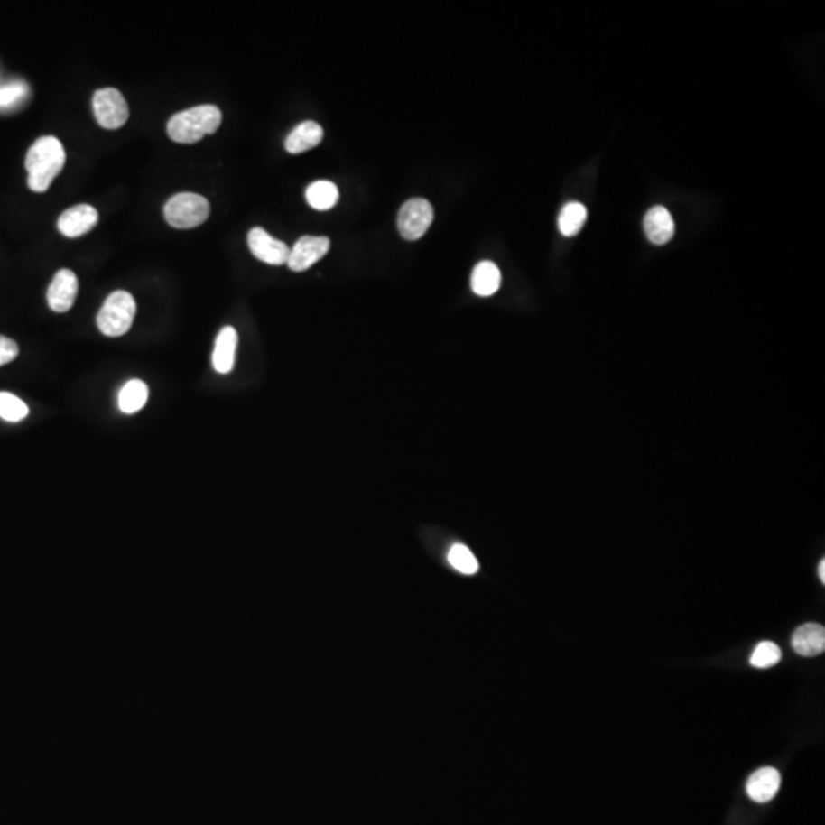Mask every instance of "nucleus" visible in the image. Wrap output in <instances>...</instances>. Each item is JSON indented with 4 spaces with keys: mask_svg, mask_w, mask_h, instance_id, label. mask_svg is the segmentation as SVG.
Here are the masks:
<instances>
[{
    "mask_svg": "<svg viewBox=\"0 0 825 825\" xmlns=\"http://www.w3.org/2000/svg\"><path fill=\"white\" fill-rule=\"evenodd\" d=\"M65 149L57 138L43 136L35 141L26 154L28 187L35 193H45L65 167Z\"/></svg>",
    "mask_w": 825,
    "mask_h": 825,
    "instance_id": "1",
    "label": "nucleus"
},
{
    "mask_svg": "<svg viewBox=\"0 0 825 825\" xmlns=\"http://www.w3.org/2000/svg\"><path fill=\"white\" fill-rule=\"evenodd\" d=\"M222 112L213 105H202L173 115L167 125V134L174 143L194 144L205 134L219 129Z\"/></svg>",
    "mask_w": 825,
    "mask_h": 825,
    "instance_id": "2",
    "label": "nucleus"
},
{
    "mask_svg": "<svg viewBox=\"0 0 825 825\" xmlns=\"http://www.w3.org/2000/svg\"><path fill=\"white\" fill-rule=\"evenodd\" d=\"M136 313L134 295L127 291H115L106 299L97 315L100 332L109 338H118L129 332Z\"/></svg>",
    "mask_w": 825,
    "mask_h": 825,
    "instance_id": "3",
    "label": "nucleus"
},
{
    "mask_svg": "<svg viewBox=\"0 0 825 825\" xmlns=\"http://www.w3.org/2000/svg\"><path fill=\"white\" fill-rule=\"evenodd\" d=\"M164 216L173 228H196L209 219V202L200 194H174L165 204Z\"/></svg>",
    "mask_w": 825,
    "mask_h": 825,
    "instance_id": "4",
    "label": "nucleus"
},
{
    "mask_svg": "<svg viewBox=\"0 0 825 825\" xmlns=\"http://www.w3.org/2000/svg\"><path fill=\"white\" fill-rule=\"evenodd\" d=\"M92 106L97 123L103 129H120L129 120V105L118 89L97 90Z\"/></svg>",
    "mask_w": 825,
    "mask_h": 825,
    "instance_id": "5",
    "label": "nucleus"
},
{
    "mask_svg": "<svg viewBox=\"0 0 825 825\" xmlns=\"http://www.w3.org/2000/svg\"><path fill=\"white\" fill-rule=\"evenodd\" d=\"M434 219V209L427 199L414 198L401 207L398 229L405 240H419L427 233Z\"/></svg>",
    "mask_w": 825,
    "mask_h": 825,
    "instance_id": "6",
    "label": "nucleus"
},
{
    "mask_svg": "<svg viewBox=\"0 0 825 825\" xmlns=\"http://www.w3.org/2000/svg\"><path fill=\"white\" fill-rule=\"evenodd\" d=\"M330 248V240L323 236H303L293 245L288 257V266L293 273H303L323 259Z\"/></svg>",
    "mask_w": 825,
    "mask_h": 825,
    "instance_id": "7",
    "label": "nucleus"
},
{
    "mask_svg": "<svg viewBox=\"0 0 825 825\" xmlns=\"http://www.w3.org/2000/svg\"><path fill=\"white\" fill-rule=\"evenodd\" d=\"M248 246L254 257L264 264H273V266L288 264L289 253H291L288 245L282 240L275 239L260 227H255L249 231Z\"/></svg>",
    "mask_w": 825,
    "mask_h": 825,
    "instance_id": "8",
    "label": "nucleus"
},
{
    "mask_svg": "<svg viewBox=\"0 0 825 825\" xmlns=\"http://www.w3.org/2000/svg\"><path fill=\"white\" fill-rule=\"evenodd\" d=\"M79 293V279L70 269H60L48 288V304L57 313H65L74 306Z\"/></svg>",
    "mask_w": 825,
    "mask_h": 825,
    "instance_id": "9",
    "label": "nucleus"
},
{
    "mask_svg": "<svg viewBox=\"0 0 825 825\" xmlns=\"http://www.w3.org/2000/svg\"><path fill=\"white\" fill-rule=\"evenodd\" d=\"M98 222V211L92 205H75L72 209H66L59 219V231L63 236L75 239L89 233Z\"/></svg>",
    "mask_w": 825,
    "mask_h": 825,
    "instance_id": "10",
    "label": "nucleus"
},
{
    "mask_svg": "<svg viewBox=\"0 0 825 825\" xmlns=\"http://www.w3.org/2000/svg\"><path fill=\"white\" fill-rule=\"evenodd\" d=\"M780 772L774 767H763L752 774L746 784V791H747L749 798L755 802H767L775 798L776 793L780 791Z\"/></svg>",
    "mask_w": 825,
    "mask_h": 825,
    "instance_id": "11",
    "label": "nucleus"
},
{
    "mask_svg": "<svg viewBox=\"0 0 825 825\" xmlns=\"http://www.w3.org/2000/svg\"><path fill=\"white\" fill-rule=\"evenodd\" d=\"M792 646L800 656L815 657L825 650V628L820 624H804L796 628Z\"/></svg>",
    "mask_w": 825,
    "mask_h": 825,
    "instance_id": "12",
    "label": "nucleus"
},
{
    "mask_svg": "<svg viewBox=\"0 0 825 825\" xmlns=\"http://www.w3.org/2000/svg\"><path fill=\"white\" fill-rule=\"evenodd\" d=\"M644 231L652 244H668L676 231L670 211L663 207H654L650 209L644 219Z\"/></svg>",
    "mask_w": 825,
    "mask_h": 825,
    "instance_id": "13",
    "label": "nucleus"
},
{
    "mask_svg": "<svg viewBox=\"0 0 825 825\" xmlns=\"http://www.w3.org/2000/svg\"><path fill=\"white\" fill-rule=\"evenodd\" d=\"M237 341H239V337H237L236 329L227 326L220 330L216 338L213 352V367L216 372L227 375L233 370Z\"/></svg>",
    "mask_w": 825,
    "mask_h": 825,
    "instance_id": "14",
    "label": "nucleus"
},
{
    "mask_svg": "<svg viewBox=\"0 0 825 825\" xmlns=\"http://www.w3.org/2000/svg\"><path fill=\"white\" fill-rule=\"evenodd\" d=\"M323 127L315 121H304L288 134L284 149L289 153L300 154L317 147L323 141Z\"/></svg>",
    "mask_w": 825,
    "mask_h": 825,
    "instance_id": "15",
    "label": "nucleus"
},
{
    "mask_svg": "<svg viewBox=\"0 0 825 825\" xmlns=\"http://www.w3.org/2000/svg\"><path fill=\"white\" fill-rule=\"evenodd\" d=\"M502 284V273L493 262H480L471 275V288L478 297H491Z\"/></svg>",
    "mask_w": 825,
    "mask_h": 825,
    "instance_id": "16",
    "label": "nucleus"
},
{
    "mask_svg": "<svg viewBox=\"0 0 825 825\" xmlns=\"http://www.w3.org/2000/svg\"><path fill=\"white\" fill-rule=\"evenodd\" d=\"M338 187L330 181H317L306 190V200L312 209L328 211L338 202Z\"/></svg>",
    "mask_w": 825,
    "mask_h": 825,
    "instance_id": "17",
    "label": "nucleus"
},
{
    "mask_svg": "<svg viewBox=\"0 0 825 825\" xmlns=\"http://www.w3.org/2000/svg\"><path fill=\"white\" fill-rule=\"evenodd\" d=\"M147 399H149L147 385L140 379H132L129 383L125 384V387L121 388L118 405H120L121 412L125 414H134L144 407Z\"/></svg>",
    "mask_w": 825,
    "mask_h": 825,
    "instance_id": "18",
    "label": "nucleus"
},
{
    "mask_svg": "<svg viewBox=\"0 0 825 825\" xmlns=\"http://www.w3.org/2000/svg\"><path fill=\"white\" fill-rule=\"evenodd\" d=\"M587 209L579 202L564 205L558 218V228L564 237H575L586 224Z\"/></svg>",
    "mask_w": 825,
    "mask_h": 825,
    "instance_id": "19",
    "label": "nucleus"
},
{
    "mask_svg": "<svg viewBox=\"0 0 825 825\" xmlns=\"http://www.w3.org/2000/svg\"><path fill=\"white\" fill-rule=\"evenodd\" d=\"M30 408L21 398L11 393L0 392V418L8 422H21L28 416Z\"/></svg>",
    "mask_w": 825,
    "mask_h": 825,
    "instance_id": "20",
    "label": "nucleus"
},
{
    "mask_svg": "<svg viewBox=\"0 0 825 825\" xmlns=\"http://www.w3.org/2000/svg\"><path fill=\"white\" fill-rule=\"evenodd\" d=\"M448 561L458 572L463 573V575L477 573V558L474 557L473 552L463 544H454L451 547V551L448 553Z\"/></svg>",
    "mask_w": 825,
    "mask_h": 825,
    "instance_id": "21",
    "label": "nucleus"
},
{
    "mask_svg": "<svg viewBox=\"0 0 825 825\" xmlns=\"http://www.w3.org/2000/svg\"><path fill=\"white\" fill-rule=\"evenodd\" d=\"M30 94V88L25 81H11L0 86V110L13 109L21 105Z\"/></svg>",
    "mask_w": 825,
    "mask_h": 825,
    "instance_id": "22",
    "label": "nucleus"
},
{
    "mask_svg": "<svg viewBox=\"0 0 825 825\" xmlns=\"http://www.w3.org/2000/svg\"><path fill=\"white\" fill-rule=\"evenodd\" d=\"M781 661L780 646L774 642H761L752 653L751 665L760 670L771 668Z\"/></svg>",
    "mask_w": 825,
    "mask_h": 825,
    "instance_id": "23",
    "label": "nucleus"
},
{
    "mask_svg": "<svg viewBox=\"0 0 825 825\" xmlns=\"http://www.w3.org/2000/svg\"><path fill=\"white\" fill-rule=\"evenodd\" d=\"M19 357V346L8 337L0 335V367L10 364Z\"/></svg>",
    "mask_w": 825,
    "mask_h": 825,
    "instance_id": "24",
    "label": "nucleus"
},
{
    "mask_svg": "<svg viewBox=\"0 0 825 825\" xmlns=\"http://www.w3.org/2000/svg\"><path fill=\"white\" fill-rule=\"evenodd\" d=\"M818 575H820V581L825 582V560L820 562V567H818Z\"/></svg>",
    "mask_w": 825,
    "mask_h": 825,
    "instance_id": "25",
    "label": "nucleus"
}]
</instances>
